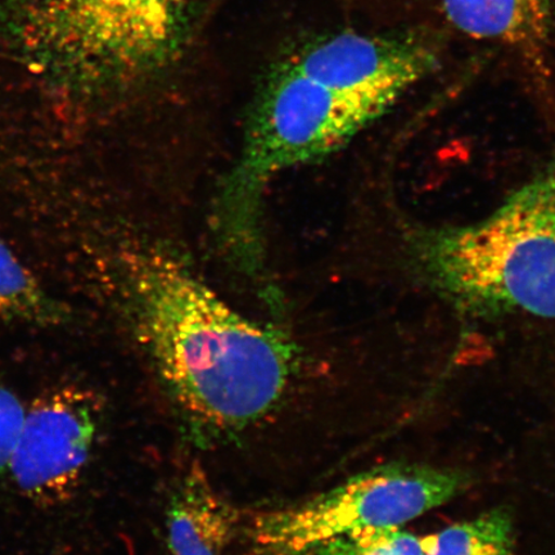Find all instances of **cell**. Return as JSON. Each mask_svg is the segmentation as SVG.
<instances>
[{
    "label": "cell",
    "instance_id": "cell-1",
    "mask_svg": "<svg viewBox=\"0 0 555 555\" xmlns=\"http://www.w3.org/2000/svg\"><path fill=\"white\" fill-rule=\"evenodd\" d=\"M127 282L139 343L190 439H237L276 411L298 371L286 333L240 314L171 256L131 255Z\"/></svg>",
    "mask_w": 555,
    "mask_h": 555
},
{
    "label": "cell",
    "instance_id": "cell-2",
    "mask_svg": "<svg viewBox=\"0 0 555 555\" xmlns=\"http://www.w3.org/2000/svg\"><path fill=\"white\" fill-rule=\"evenodd\" d=\"M405 254L463 314L555 318V163L476 223L412 228Z\"/></svg>",
    "mask_w": 555,
    "mask_h": 555
},
{
    "label": "cell",
    "instance_id": "cell-3",
    "mask_svg": "<svg viewBox=\"0 0 555 555\" xmlns=\"http://www.w3.org/2000/svg\"><path fill=\"white\" fill-rule=\"evenodd\" d=\"M469 472L388 463L287 508L259 513L249 555H308L318 545L367 527L402 526L469 490Z\"/></svg>",
    "mask_w": 555,
    "mask_h": 555
},
{
    "label": "cell",
    "instance_id": "cell-4",
    "mask_svg": "<svg viewBox=\"0 0 555 555\" xmlns=\"http://www.w3.org/2000/svg\"><path fill=\"white\" fill-rule=\"evenodd\" d=\"M69 85L80 95L141 88L176 62L189 0H59Z\"/></svg>",
    "mask_w": 555,
    "mask_h": 555
},
{
    "label": "cell",
    "instance_id": "cell-5",
    "mask_svg": "<svg viewBox=\"0 0 555 555\" xmlns=\"http://www.w3.org/2000/svg\"><path fill=\"white\" fill-rule=\"evenodd\" d=\"M92 388L60 384L25 406L9 469L20 495L40 508L72 501L89 467L103 423Z\"/></svg>",
    "mask_w": 555,
    "mask_h": 555
},
{
    "label": "cell",
    "instance_id": "cell-6",
    "mask_svg": "<svg viewBox=\"0 0 555 555\" xmlns=\"http://www.w3.org/2000/svg\"><path fill=\"white\" fill-rule=\"evenodd\" d=\"M286 61L324 85L397 99L433 73L437 62L431 48L421 40L357 33L333 35Z\"/></svg>",
    "mask_w": 555,
    "mask_h": 555
},
{
    "label": "cell",
    "instance_id": "cell-7",
    "mask_svg": "<svg viewBox=\"0 0 555 555\" xmlns=\"http://www.w3.org/2000/svg\"><path fill=\"white\" fill-rule=\"evenodd\" d=\"M238 525V512L193 464L182 477L166 512L170 555H224Z\"/></svg>",
    "mask_w": 555,
    "mask_h": 555
},
{
    "label": "cell",
    "instance_id": "cell-8",
    "mask_svg": "<svg viewBox=\"0 0 555 555\" xmlns=\"http://www.w3.org/2000/svg\"><path fill=\"white\" fill-rule=\"evenodd\" d=\"M446 16L470 38L535 50L550 30L551 0H441Z\"/></svg>",
    "mask_w": 555,
    "mask_h": 555
},
{
    "label": "cell",
    "instance_id": "cell-9",
    "mask_svg": "<svg viewBox=\"0 0 555 555\" xmlns=\"http://www.w3.org/2000/svg\"><path fill=\"white\" fill-rule=\"evenodd\" d=\"M426 555H516L515 527L504 506L425 537Z\"/></svg>",
    "mask_w": 555,
    "mask_h": 555
},
{
    "label": "cell",
    "instance_id": "cell-10",
    "mask_svg": "<svg viewBox=\"0 0 555 555\" xmlns=\"http://www.w3.org/2000/svg\"><path fill=\"white\" fill-rule=\"evenodd\" d=\"M308 555H426L425 537L402 526L367 527L324 541Z\"/></svg>",
    "mask_w": 555,
    "mask_h": 555
},
{
    "label": "cell",
    "instance_id": "cell-11",
    "mask_svg": "<svg viewBox=\"0 0 555 555\" xmlns=\"http://www.w3.org/2000/svg\"><path fill=\"white\" fill-rule=\"evenodd\" d=\"M25 406L17 393L0 379V477L7 474L23 423Z\"/></svg>",
    "mask_w": 555,
    "mask_h": 555
}]
</instances>
